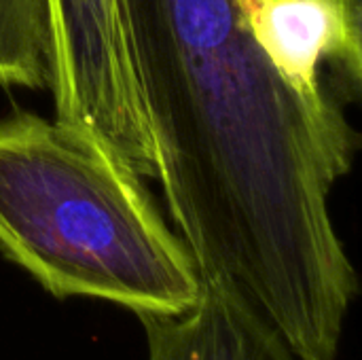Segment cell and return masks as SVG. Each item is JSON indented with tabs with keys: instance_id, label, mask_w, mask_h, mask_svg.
<instances>
[{
	"instance_id": "cell-6",
	"label": "cell",
	"mask_w": 362,
	"mask_h": 360,
	"mask_svg": "<svg viewBox=\"0 0 362 360\" xmlns=\"http://www.w3.org/2000/svg\"><path fill=\"white\" fill-rule=\"evenodd\" d=\"M325 2L337 11L346 28L356 38H362V0H325Z\"/></svg>"
},
{
	"instance_id": "cell-5",
	"label": "cell",
	"mask_w": 362,
	"mask_h": 360,
	"mask_svg": "<svg viewBox=\"0 0 362 360\" xmlns=\"http://www.w3.org/2000/svg\"><path fill=\"white\" fill-rule=\"evenodd\" d=\"M55 38L49 0H0V85L51 89Z\"/></svg>"
},
{
	"instance_id": "cell-3",
	"label": "cell",
	"mask_w": 362,
	"mask_h": 360,
	"mask_svg": "<svg viewBox=\"0 0 362 360\" xmlns=\"http://www.w3.org/2000/svg\"><path fill=\"white\" fill-rule=\"evenodd\" d=\"M49 2L55 119L100 142L142 180H157V149L132 62L123 0Z\"/></svg>"
},
{
	"instance_id": "cell-4",
	"label": "cell",
	"mask_w": 362,
	"mask_h": 360,
	"mask_svg": "<svg viewBox=\"0 0 362 360\" xmlns=\"http://www.w3.org/2000/svg\"><path fill=\"white\" fill-rule=\"evenodd\" d=\"M146 360H297L246 308L202 289L180 316H140Z\"/></svg>"
},
{
	"instance_id": "cell-2",
	"label": "cell",
	"mask_w": 362,
	"mask_h": 360,
	"mask_svg": "<svg viewBox=\"0 0 362 360\" xmlns=\"http://www.w3.org/2000/svg\"><path fill=\"white\" fill-rule=\"evenodd\" d=\"M0 252L57 299L180 316L202 295L191 252L140 176L87 134L0 119Z\"/></svg>"
},
{
	"instance_id": "cell-1",
	"label": "cell",
	"mask_w": 362,
	"mask_h": 360,
	"mask_svg": "<svg viewBox=\"0 0 362 360\" xmlns=\"http://www.w3.org/2000/svg\"><path fill=\"white\" fill-rule=\"evenodd\" d=\"M261 0H123L157 180L202 289L297 360H337L358 278L331 197L358 136L320 83L286 74Z\"/></svg>"
}]
</instances>
